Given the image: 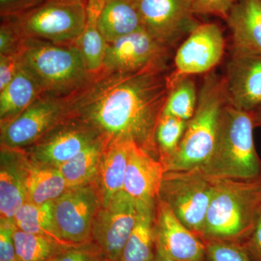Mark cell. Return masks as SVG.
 <instances>
[{
    "label": "cell",
    "instance_id": "obj_43",
    "mask_svg": "<svg viewBox=\"0 0 261 261\" xmlns=\"http://www.w3.org/2000/svg\"><path fill=\"white\" fill-rule=\"evenodd\" d=\"M103 261H104V260H103Z\"/></svg>",
    "mask_w": 261,
    "mask_h": 261
},
{
    "label": "cell",
    "instance_id": "obj_20",
    "mask_svg": "<svg viewBox=\"0 0 261 261\" xmlns=\"http://www.w3.org/2000/svg\"><path fill=\"white\" fill-rule=\"evenodd\" d=\"M233 51L261 55V0H240L226 20Z\"/></svg>",
    "mask_w": 261,
    "mask_h": 261
},
{
    "label": "cell",
    "instance_id": "obj_29",
    "mask_svg": "<svg viewBox=\"0 0 261 261\" xmlns=\"http://www.w3.org/2000/svg\"><path fill=\"white\" fill-rule=\"evenodd\" d=\"M198 92L193 80L187 76L180 79L170 89L162 115L190 121L195 114Z\"/></svg>",
    "mask_w": 261,
    "mask_h": 261
},
{
    "label": "cell",
    "instance_id": "obj_15",
    "mask_svg": "<svg viewBox=\"0 0 261 261\" xmlns=\"http://www.w3.org/2000/svg\"><path fill=\"white\" fill-rule=\"evenodd\" d=\"M155 252L178 261H204L206 245L159 200L154 226Z\"/></svg>",
    "mask_w": 261,
    "mask_h": 261
},
{
    "label": "cell",
    "instance_id": "obj_22",
    "mask_svg": "<svg viewBox=\"0 0 261 261\" xmlns=\"http://www.w3.org/2000/svg\"><path fill=\"white\" fill-rule=\"evenodd\" d=\"M42 89L20 64L15 78L0 91V124L13 121L43 94Z\"/></svg>",
    "mask_w": 261,
    "mask_h": 261
},
{
    "label": "cell",
    "instance_id": "obj_31",
    "mask_svg": "<svg viewBox=\"0 0 261 261\" xmlns=\"http://www.w3.org/2000/svg\"><path fill=\"white\" fill-rule=\"evenodd\" d=\"M207 261H253L246 247L234 242L211 240L206 244Z\"/></svg>",
    "mask_w": 261,
    "mask_h": 261
},
{
    "label": "cell",
    "instance_id": "obj_37",
    "mask_svg": "<svg viewBox=\"0 0 261 261\" xmlns=\"http://www.w3.org/2000/svg\"><path fill=\"white\" fill-rule=\"evenodd\" d=\"M20 68L18 54L0 56V91L15 78Z\"/></svg>",
    "mask_w": 261,
    "mask_h": 261
},
{
    "label": "cell",
    "instance_id": "obj_14",
    "mask_svg": "<svg viewBox=\"0 0 261 261\" xmlns=\"http://www.w3.org/2000/svg\"><path fill=\"white\" fill-rule=\"evenodd\" d=\"M144 29L168 48L198 25L191 0H138Z\"/></svg>",
    "mask_w": 261,
    "mask_h": 261
},
{
    "label": "cell",
    "instance_id": "obj_36",
    "mask_svg": "<svg viewBox=\"0 0 261 261\" xmlns=\"http://www.w3.org/2000/svg\"><path fill=\"white\" fill-rule=\"evenodd\" d=\"M44 0H0L1 18L17 16L35 8Z\"/></svg>",
    "mask_w": 261,
    "mask_h": 261
},
{
    "label": "cell",
    "instance_id": "obj_13",
    "mask_svg": "<svg viewBox=\"0 0 261 261\" xmlns=\"http://www.w3.org/2000/svg\"><path fill=\"white\" fill-rule=\"evenodd\" d=\"M99 137L92 127L68 117L29 147L25 153L33 163L58 168Z\"/></svg>",
    "mask_w": 261,
    "mask_h": 261
},
{
    "label": "cell",
    "instance_id": "obj_41",
    "mask_svg": "<svg viewBox=\"0 0 261 261\" xmlns=\"http://www.w3.org/2000/svg\"><path fill=\"white\" fill-rule=\"evenodd\" d=\"M68 1H87V0H68Z\"/></svg>",
    "mask_w": 261,
    "mask_h": 261
},
{
    "label": "cell",
    "instance_id": "obj_6",
    "mask_svg": "<svg viewBox=\"0 0 261 261\" xmlns=\"http://www.w3.org/2000/svg\"><path fill=\"white\" fill-rule=\"evenodd\" d=\"M87 2L44 0L13 18L24 37L75 44L87 23Z\"/></svg>",
    "mask_w": 261,
    "mask_h": 261
},
{
    "label": "cell",
    "instance_id": "obj_24",
    "mask_svg": "<svg viewBox=\"0 0 261 261\" xmlns=\"http://www.w3.org/2000/svg\"><path fill=\"white\" fill-rule=\"evenodd\" d=\"M25 186L27 202L37 205L55 201L70 189L58 168L37 164L29 158Z\"/></svg>",
    "mask_w": 261,
    "mask_h": 261
},
{
    "label": "cell",
    "instance_id": "obj_10",
    "mask_svg": "<svg viewBox=\"0 0 261 261\" xmlns=\"http://www.w3.org/2000/svg\"><path fill=\"white\" fill-rule=\"evenodd\" d=\"M137 202L124 190L98 211L92 228V243L104 261H119L137 222Z\"/></svg>",
    "mask_w": 261,
    "mask_h": 261
},
{
    "label": "cell",
    "instance_id": "obj_26",
    "mask_svg": "<svg viewBox=\"0 0 261 261\" xmlns=\"http://www.w3.org/2000/svg\"><path fill=\"white\" fill-rule=\"evenodd\" d=\"M13 223L18 229L45 237L64 247H74L62 238L57 227L53 201L37 205L25 202L15 214Z\"/></svg>",
    "mask_w": 261,
    "mask_h": 261
},
{
    "label": "cell",
    "instance_id": "obj_8",
    "mask_svg": "<svg viewBox=\"0 0 261 261\" xmlns=\"http://www.w3.org/2000/svg\"><path fill=\"white\" fill-rule=\"evenodd\" d=\"M70 97L43 94L13 121L1 126V146L31 147L68 117Z\"/></svg>",
    "mask_w": 261,
    "mask_h": 261
},
{
    "label": "cell",
    "instance_id": "obj_1",
    "mask_svg": "<svg viewBox=\"0 0 261 261\" xmlns=\"http://www.w3.org/2000/svg\"><path fill=\"white\" fill-rule=\"evenodd\" d=\"M167 68L101 72L69 98L68 117L110 142L126 140L154 156L155 130L169 94Z\"/></svg>",
    "mask_w": 261,
    "mask_h": 261
},
{
    "label": "cell",
    "instance_id": "obj_11",
    "mask_svg": "<svg viewBox=\"0 0 261 261\" xmlns=\"http://www.w3.org/2000/svg\"><path fill=\"white\" fill-rule=\"evenodd\" d=\"M225 39L216 23H199L187 35L174 57V70L168 75L170 89L180 79L207 73L222 60Z\"/></svg>",
    "mask_w": 261,
    "mask_h": 261
},
{
    "label": "cell",
    "instance_id": "obj_33",
    "mask_svg": "<svg viewBox=\"0 0 261 261\" xmlns=\"http://www.w3.org/2000/svg\"><path fill=\"white\" fill-rule=\"evenodd\" d=\"M240 0H191L195 15H215L226 20L230 11Z\"/></svg>",
    "mask_w": 261,
    "mask_h": 261
},
{
    "label": "cell",
    "instance_id": "obj_30",
    "mask_svg": "<svg viewBox=\"0 0 261 261\" xmlns=\"http://www.w3.org/2000/svg\"><path fill=\"white\" fill-rule=\"evenodd\" d=\"M188 121L161 115L155 130V140L160 161L164 164L174 154L181 143Z\"/></svg>",
    "mask_w": 261,
    "mask_h": 261
},
{
    "label": "cell",
    "instance_id": "obj_42",
    "mask_svg": "<svg viewBox=\"0 0 261 261\" xmlns=\"http://www.w3.org/2000/svg\"><path fill=\"white\" fill-rule=\"evenodd\" d=\"M260 178H261V176H260Z\"/></svg>",
    "mask_w": 261,
    "mask_h": 261
},
{
    "label": "cell",
    "instance_id": "obj_27",
    "mask_svg": "<svg viewBox=\"0 0 261 261\" xmlns=\"http://www.w3.org/2000/svg\"><path fill=\"white\" fill-rule=\"evenodd\" d=\"M107 141L99 137L58 167L69 188L93 183Z\"/></svg>",
    "mask_w": 261,
    "mask_h": 261
},
{
    "label": "cell",
    "instance_id": "obj_28",
    "mask_svg": "<svg viewBox=\"0 0 261 261\" xmlns=\"http://www.w3.org/2000/svg\"><path fill=\"white\" fill-rule=\"evenodd\" d=\"M13 240L16 261H49L63 249L68 248L45 237L25 232L16 226Z\"/></svg>",
    "mask_w": 261,
    "mask_h": 261
},
{
    "label": "cell",
    "instance_id": "obj_39",
    "mask_svg": "<svg viewBox=\"0 0 261 261\" xmlns=\"http://www.w3.org/2000/svg\"><path fill=\"white\" fill-rule=\"evenodd\" d=\"M255 126H261V108L252 113Z\"/></svg>",
    "mask_w": 261,
    "mask_h": 261
},
{
    "label": "cell",
    "instance_id": "obj_38",
    "mask_svg": "<svg viewBox=\"0 0 261 261\" xmlns=\"http://www.w3.org/2000/svg\"><path fill=\"white\" fill-rule=\"evenodd\" d=\"M245 247L253 261H261V214Z\"/></svg>",
    "mask_w": 261,
    "mask_h": 261
},
{
    "label": "cell",
    "instance_id": "obj_3",
    "mask_svg": "<svg viewBox=\"0 0 261 261\" xmlns=\"http://www.w3.org/2000/svg\"><path fill=\"white\" fill-rule=\"evenodd\" d=\"M212 180L214 193L202 238L231 242L247 240L261 214V178Z\"/></svg>",
    "mask_w": 261,
    "mask_h": 261
},
{
    "label": "cell",
    "instance_id": "obj_17",
    "mask_svg": "<svg viewBox=\"0 0 261 261\" xmlns=\"http://www.w3.org/2000/svg\"><path fill=\"white\" fill-rule=\"evenodd\" d=\"M165 173L160 160L134 143L128 155L123 190L136 202L156 206Z\"/></svg>",
    "mask_w": 261,
    "mask_h": 261
},
{
    "label": "cell",
    "instance_id": "obj_2",
    "mask_svg": "<svg viewBox=\"0 0 261 261\" xmlns=\"http://www.w3.org/2000/svg\"><path fill=\"white\" fill-rule=\"evenodd\" d=\"M223 78L215 73L204 79L195 114L188 121L177 150L163 164L166 171L200 170L210 161L228 104Z\"/></svg>",
    "mask_w": 261,
    "mask_h": 261
},
{
    "label": "cell",
    "instance_id": "obj_34",
    "mask_svg": "<svg viewBox=\"0 0 261 261\" xmlns=\"http://www.w3.org/2000/svg\"><path fill=\"white\" fill-rule=\"evenodd\" d=\"M49 261H103L97 247L93 243L65 248Z\"/></svg>",
    "mask_w": 261,
    "mask_h": 261
},
{
    "label": "cell",
    "instance_id": "obj_4",
    "mask_svg": "<svg viewBox=\"0 0 261 261\" xmlns=\"http://www.w3.org/2000/svg\"><path fill=\"white\" fill-rule=\"evenodd\" d=\"M18 56L20 65L34 77L44 94L70 97L93 77L75 44L25 37Z\"/></svg>",
    "mask_w": 261,
    "mask_h": 261
},
{
    "label": "cell",
    "instance_id": "obj_35",
    "mask_svg": "<svg viewBox=\"0 0 261 261\" xmlns=\"http://www.w3.org/2000/svg\"><path fill=\"white\" fill-rule=\"evenodd\" d=\"M13 221H0V261H16Z\"/></svg>",
    "mask_w": 261,
    "mask_h": 261
},
{
    "label": "cell",
    "instance_id": "obj_25",
    "mask_svg": "<svg viewBox=\"0 0 261 261\" xmlns=\"http://www.w3.org/2000/svg\"><path fill=\"white\" fill-rule=\"evenodd\" d=\"M102 0H88L85 29L75 44L80 49L84 65L92 76L102 70L107 42L99 32L97 18Z\"/></svg>",
    "mask_w": 261,
    "mask_h": 261
},
{
    "label": "cell",
    "instance_id": "obj_18",
    "mask_svg": "<svg viewBox=\"0 0 261 261\" xmlns=\"http://www.w3.org/2000/svg\"><path fill=\"white\" fill-rule=\"evenodd\" d=\"M0 162V217L1 221H13L27 202L28 156L23 149L1 146Z\"/></svg>",
    "mask_w": 261,
    "mask_h": 261
},
{
    "label": "cell",
    "instance_id": "obj_19",
    "mask_svg": "<svg viewBox=\"0 0 261 261\" xmlns=\"http://www.w3.org/2000/svg\"><path fill=\"white\" fill-rule=\"evenodd\" d=\"M134 143L126 140H113L106 143L92 183L104 207L123 190L128 155Z\"/></svg>",
    "mask_w": 261,
    "mask_h": 261
},
{
    "label": "cell",
    "instance_id": "obj_7",
    "mask_svg": "<svg viewBox=\"0 0 261 261\" xmlns=\"http://www.w3.org/2000/svg\"><path fill=\"white\" fill-rule=\"evenodd\" d=\"M213 193V180L204 176L200 170L166 171L159 200L166 202L187 228L202 238Z\"/></svg>",
    "mask_w": 261,
    "mask_h": 261
},
{
    "label": "cell",
    "instance_id": "obj_5",
    "mask_svg": "<svg viewBox=\"0 0 261 261\" xmlns=\"http://www.w3.org/2000/svg\"><path fill=\"white\" fill-rule=\"evenodd\" d=\"M252 113L227 104L214 154L200 171L210 179H257L261 162L255 150Z\"/></svg>",
    "mask_w": 261,
    "mask_h": 261
},
{
    "label": "cell",
    "instance_id": "obj_23",
    "mask_svg": "<svg viewBox=\"0 0 261 261\" xmlns=\"http://www.w3.org/2000/svg\"><path fill=\"white\" fill-rule=\"evenodd\" d=\"M137 202V222L119 261H152L155 255L154 226L156 206Z\"/></svg>",
    "mask_w": 261,
    "mask_h": 261
},
{
    "label": "cell",
    "instance_id": "obj_40",
    "mask_svg": "<svg viewBox=\"0 0 261 261\" xmlns=\"http://www.w3.org/2000/svg\"><path fill=\"white\" fill-rule=\"evenodd\" d=\"M152 261H178L176 260H174V259L170 258L167 256H165V255H161V254L158 253V252H155V255H154V257L153 260Z\"/></svg>",
    "mask_w": 261,
    "mask_h": 261
},
{
    "label": "cell",
    "instance_id": "obj_9",
    "mask_svg": "<svg viewBox=\"0 0 261 261\" xmlns=\"http://www.w3.org/2000/svg\"><path fill=\"white\" fill-rule=\"evenodd\" d=\"M92 184L70 188L53 201L57 227L65 241L75 246L92 243V228L102 207Z\"/></svg>",
    "mask_w": 261,
    "mask_h": 261
},
{
    "label": "cell",
    "instance_id": "obj_16",
    "mask_svg": "<svg viewBox=\"0 0 261 261\" xmlns=\"http://www.w3.org/2000/svg\"><path fill=\"white\" fill-rule=\"evenodd\" d=\"M223 80L228 104L250 113L261 108V55L232 50Z\"/></svg>",
    "mask_w": 261,
    "mask_h": 261
},
{
    "label": "cell",
    "instance_id": "obj_32",
    "mask_svg": "<svg viewBox=\"0 0 261 261\" xmlns=\"http://www.w3.org/2000/svg\"><path fill=\"white\" fill-rule=\"evenodd\" d=\"M24 38L13 17L1 18L0 56L18 54Z\"/></svg>",
    "mask_w": 261,
    "mask_h": 261
},
{
    "label": "cell",
    "instance_id": "obj_12",
    "mask_svg": "<svg viewBox=\"0 0 261 261\" xmlns=\"http://www.w3.org/2000/svg\"><path fill=\"white\" fill-rule=\"evenodd\" d=\"M168 51L169 48L146 29H140L107 43L101 72L129 73L151 68H167Z\"/></svg>",
    "mask_w": 261,
    "mask_h": 261
},
{
    "label": "cell",
    "instance_id": "obj_21",
    "mask_svg": "<svg viewBox=\"0 0 261 261\" xmlns=\"http://www.w3.org/2000/svg\"><path fill=\"white\" fill-rule=\"evenodd\" d=\"M97 27L107 43L144 29L138 0H102Z\"/></svg>",
    "mask_w": 261,
    "mask_h": 261
}]
</instances>
